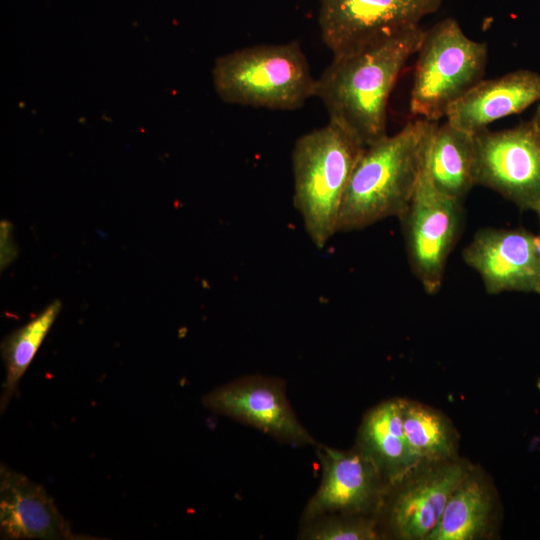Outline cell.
Returning <instances> with one entry per match:
<instances>
[{
	"label": "cell",
	"mask_w": 540,
	"mask_h": 540,
	"mask_svg": "<svg viewBox=\"0 0 540 540\" xmlns=\"http://www.w3.org/2000/svg\"><path fill=\"white\" fill-rule=\"evenodd\" d=\"M489 294L536 293L540 273V234L524 229L485 228L462 252Z\"/></svg>",
	"instance_id": "12"
},
{
	"label": "cell",
	"mask_w": 540,
	"mask_h": 540,
	"mask_svg": "<svg viewBox=\"0 0 540 540\" xmlns=\"http://www.w3.org/2000/svg\"><path fill=\"white\" fill-rule=\"evenodd\" d=\"M12 225L8 221L1 222V268L6 267L16 255L12 239Z\"/></svg>",
	"instance_id": "21"
},
{
	"label": "cell",
	"mask_w": 540,
	"mask_h": 540,
	"mask_svg": "<svg viewBox=\"0 0 540 540\" xmlns=\"http://www.w3.org/2000/svg\"><path fill=\"white\" fill-rule=\"evenodd\" d=\"M203 404L291 445L316 444L293 412L279 379L243 377L209 392Z\"/></svg>",
	"instance_id": "11"
},
{
	"label": "cell",
	"mask_w": 540,
	"mask_h": 540,
	"mask_svg": "<svg viewBox=\"0 0 540 540\" xmlns=\"http://www.w3.org/2000/svg\"><path fill=\"white\" fill-rule=\"evenodd\" d=\"M536 294L540 295V273H539V280H538V286H537Z\"/></svg>",
	"instance_id": "24"
},
{
	"label": "cell",
	"mask_w": 540,
	"mask_h": 540,
	"mask_svg": "<svg viewBox=\"0 0 540 540\" xmlns=\"http://www.w3.org/2000/svg\"><path fill=\"white\" fill-rule=\"evenodd\" d=\"M357 446L374 462L391 487L423 462L405 435L401 399L384 401L366 414L359 428Z\"/></svg>",
	"instance_id": "15"
},
{
	"label": "cell",
	"mask_w": 540,
	"mask_h": 540,
	"mask_svg": "<svg viewBox=\"0 0 540 540\" xmlns=\"http://www.w3.org/2000/svg\"><path fill=\"white\" fill-rule=\"evenodd\" d=\"M61 310L55 300L25 325L8 334L1 343V356L5 365L0 409L3 413L17 393L20 380L33 361L42 342Z\"/></svg>",
	"instance_id": "18"
},
{
	"label": "cell",
	"mask_w": 540,
	"mask_h": 540,
	"mask_svg": "<svg viewBox=\"0 0 540 540\" xmlns=\"http://www.w3.org/2000/svg\"><path fill=\"white\" fill-rule=\"evenodd\" d=\"M461 206L433 185L424 165L409 208L400 219L412 272L428 294L441 287L461 226Z\"/></svg>",
	"instance_id": "8"
},
{
	"label": "cell",
	"mask_w": 540,
	"mask_h": 540,
	"mask_svg": "<svg viewBox=\"0 0 540 540\" xmlns=\"http://www.w3.org/2000/svg\"><path fill=\"white\" fill-rule=\"evenodd\" d=\"M438 125L436 121L414 119L394 135L365 147L342 199L337 232L403 217Z\"/></svg>",
	"instance_id": "2"
},
{
	"label": "cell",
	"mask_w": 540,
	"mask_h": 540,
	"mask_svg": "<svg viewBox=\"0 0 540 540\" xmlns=\"http://www.w3.org/2000/svg\"><path fill=\"white\" fill-rule=\"evenodd\" d=\"M475 181L521 209L540 203V126L529 121L475 134Z\"/></svg>",
	"instance_id": "6"
},
{
	"label": "cell",
	"mask_w": 540,
	"mask_h": 540,
	"mask_svg": "<svg viewBox=\"0 0 540 540\" xmlns=\"http://www.w3.org/2000/svg\"><path fill=\"white\" fill-rule=\"evenodd\" d=\"M425 165L441 193L460 201L475 181V135L449 122L438 125L428 146Z\"/></svg>",
	"instance_id": "16"
},
{
	"label": "cell",
	"mask_w": 540,
	"mask_h": 540,
	"mask_svg": "<svg viewBox=\"0 0 540 540\" xmlns=\"http://www.w3.org/2000/svg\"><path fill=\"white\" fill-rule=\"evenodd\" d=\"M534 117L535 119L537 120L539 126H540V105L537 107L536 111H535V114H534Z\"/></svg>",
	"instance_id": "22"
},
{
	"label": "cell",
	"mask_w": 540,
	"mask_h": 540,
	"mask_svg": "<svg viewBox=\"0 0 540 540\" xmlns=\"http://www.w3.org/2000/svg\"><path fill=\"white\" fill-rule=\"evenodd\" d=\"M317 448L322 477L304 511L307 521L332 514L367 515L382 506L391 486L358 446L349 451Z\"/></svg>",
	"instance_id": "9"
},
{
	"label": "cell",
	"mask_w": 540,
	"mask_h": 540,
	"mask_svg": "<svg viewBox=\"0 0 540 540\" xmlns=\"http://www.w3.org/2000/svg\"><path fill=\"white\" fill-rule=\"evenodd\" d=\"M401 417L407 440L421 461L457 458V433L444 415L421 403L401 399Z\"/></svg>",
	"instance_id": "19"
},
{
	"label": "cell",
	"mask_w": 540,
	"mask_h": 540,
	"mask_svg": "<svg viewBox=\"0 0 540 540\" xmlns=\"http://www.w3.org/2000/svg\"><path fill=\"white\" fill-rule=\"evenodd\" d=\"M310 521L301 534L309 540H374L379 538L376 521L366 515H326Z\"/></svg>",
	"instance_id": "20"
},
{
	"label": "cell",
	"mask_w": 540,
	"mask_h": 540,
	"mask_svg": "<svg viewBox=\"0 0 540 540\" xmlns=\"http://www.w3.org/2000/svg\"><path fill=\"white\" fill-rule=\"evenodd\" d=\"M0 536L9 540L93 539L74 533L41 485L5 464L0 466Z\"/></svg>",
	"instance_id": "13"
},
{
	"label": "cell",
	"mask_w": 540,
	"mask_h": 540,
	"mask_svg": "<svg viewBox=\"0 0 540 540\" xmlns=\"http://www.w3.org/2000/svg\"><path fill=\"white\" fill-rule=\"evenodd\" d=\"M534 211L537 213L540 222V203L537 205Z\"/></svg>",
	"instance_id": "23"
},
{
	"label": "cell",
	"mask_w": 540,
	"mask_h": 540,
	"mask_svg": "<svg viewBox=\"0 0 540 540\" xmlns=\"http://www.w3.org/2000/svg\"><path fill=\"white\" fill-rule=\"evenodd\" d=\"M472 470L457 458L424 461L394 485L388 506V525L403 540H427L438 525L446 504L459 483Z\"/></svg>",
	"instance_id": "10"
},
{
	"label": "cell",
	"mask_w": 540,
	"mask_h": 540,
	"mask_svg": "<svg viewBox=\"0 0 540 540\" xmlns=\"http://www.w3.org/2000/svg\"><path fill=\"white\" fill-rule=\"evenodd\" d=\"M494 497L487 481L471 470L451 494L427 540H475L486 537L494 518Z\"/></svg>",
	"instance_id": "17"
},
{
	"label": "cell",
	"mask_w": 540,
	"mask_h": 540,
	"mask_svg": "<svg viewBox=\"0 0 540 540\" xmlns=\"http://www.w3.org/2000/svg\"><path fill=\"white\" fill-rule=\"evenodd\" d=\"M425 31L409 29L351 54L333 56L316 79L315 97L336 122L365 146L385 138L391 92Z\"/></svg>",
	"instance_id": "1"
},
{
	"label": "cell",
	"mask_w": 540,
	"mask_h": 540,
	"mask_svg": "<svg viewBox=\"0 0 540 540\" xmlns=\"http://www.w3.org/2000/svg\"><path fill=\"white\" fill-rule=\"evenodd\" d=\"M540 100V74L518 69L498 78L482 79L447 110L446 121L477 134L492 122L520 113Z\"/></svg>",
	"instance_id": "14"
},
{
	"label": "cell",
	"mask_w": 540,
	"mask_h": 540,
	"mask_svg": "<svg viewBox=\"0 0 540 540\" xmlns=\"http://www.w3.org/2000/svg\"><path fill=\"white\" fill-rule=\"evenodd\" d=\"M212 76L218 96L229 104L295 110L315 97L316 79L296 41L225 54L216 60Z\"/></svg>",
	"instance_id": "4"
},
{
	"label": "cell",
	"mask_w": 540,
	"mask_h": 540,
	"mask_svg": "<svg viewBox=\"0 0 540 540\" xmlns=\"http://www.w3.org/2000/svg\"><path fill=\"white\" fill-rule=\"evenodd\" d=\"M444 0H320L318 23L333 56L351 54L420 26Z\"/></svg>",
	"instance_id": "7"
},
{
	"label": "cell",
	"mask_w": 540,
	"mask_h": 540,
	"mask_svg": "<svg viewBox=\"0 0 540 540\" xmlns=\"http://www.w3.org/2000/svg\"><path fill=\"white\" fill-rule=\"evenodd\" d=\"M365 145L330 121L300 136L292 150L293 203L317 248L337 232L342 199Z\"/></svg>",
	"instance_id": "3"
},
{
	"label": "cell",
	"mask_w": 540,
	"mask_h": 540,
	"mask_svg": "<svg viewBox=\"0 0 540 540\" xmlns=\"http://www.w3.org/2000/svg\"><path fill=\"white\" fill-rule=\"evenodd\" d=\"M417 54L410 112L438 122L483 79L488 49L486 43L470 39L456 20L446 18L425 31Z\"/></svg>",
	"instance_id": "5"
}]
</instances>
